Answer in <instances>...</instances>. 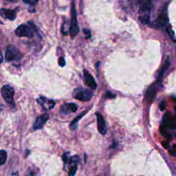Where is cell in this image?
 <instances>
[{"label":"cell","mask_w":176,"mask_h":176,"mask_svg":"<svg viewBox=\"0 0 176 176\" xmlns=\"http://www.w3.org/2000/svg\"><path fill=\"white\" fill-rule=\"evenodd\" d=\"M2 111V104H0V113H1Z\"/></svg>","instance_id":"obj_31"},{"label":"cell","mask_w":176,"mask_h":176,"mask_svg":"<svg viewBox=\"0 0 176 176\" xmlns=\"http://www.w3.org/2000/svg\"><path fill=\"white\" fill-rule=\"evenodd\" d=\"M8 1H10V2H15V0H8Z\"/></svg>","instance_id":"obj_34"},{"label":"cell","mask_w":176,"mask_h":176,"mask_svg":"<svg viewBox=\"0 0 176 176\" xmlns=\"http://www.w3.org/2000/svg\"><path fill=\"white\" fill-rule=\"evenodd\" d=\"M79 162V156H74L69 159L68 163L70 165L74 166V165H77Z\"/></svg>","instance_id":"obj_19"},{"label":"cell","mask_w":176,"mask_h":176,"mask_svg":"<svg viewBox=\"0 0 176 176\" xmlns=\"http://www.w3.org/2000/svg\"><path fill=\"white\" fill-rule=\"evenodd\" d=\"M160 82H156V83H153L150 87L148 88L146 92V99L149 103H152L153 101L155 100L156 94L158 92V85Z\"/></svg>","instance_id":"obj_8"},{"label":"cell","mask_w":176,"mask_h":176,"mask_svg":"<svg viewBox=\"0 0 176 176\" xmlns=\"http://www.w3.org/2000/svg\"><path fill=\"white\" fill-rule=\"evenodd\" d=\"M160 133L162 134V136H168V129L166 128L164 124H161L160 127Z\"/></svg>","instance_id":"obj_20"},{"label":"cell","mask_w":176,"mask_h":176,"mask_svg":"<svg viewBox=\"0 0 176 176\" xmlns=\"http://www.w3.org/2000/svg\"><path fill=\"white\" fill-rule=\"evenodd\" d=\"M153 5L151 0H142L141 6L139 10V20L144 24H147L149 21L150 13Z\"/></svg>","instance_id":"obj_1"},{"label":"cell","mask_w":176,"mask_h":176,"mask_svg":"<svg viewBox=\"0 0 176 176\" xmlns=\"http://www.w3.org/2000/svg\"><path fill=\"white\" fill-rule=\"evenodd\" d=\"M169 153H170V154H171L172 156H176V150H175L174 148L171 150H169Z\"/></svg>","instance_id":"obj_29"},{"label":"cell","mask_w":176,"mask_h":176,"mask_svg":"<svg viewBox=\"0 0 176 176\" xmlns=\"http://www.w3.org/2000/svg\"><path fill=\"white\" fill-rule=\"evenodd\" d=\"M77 105L74 103H66L63 105L60 108V114L63 115H68L71 113H74L77 110Z\"/></svg>","instance_id":"obj_10"},{"label":"cell","mask_w":176,"mask_h":176,"mask_svg":"<svg viewBox=\"0 0 176 176\" xmlns=\"http://www.w3.org/2000/svg\"><path fill=\"white\" fill-rule=\"evenodd\" d=\"M84 73V78H85V83L89 88H90L92 89H96L97 88V84L95 81L94 78L90 74L87 70L83 71Z\"/></svg>","instance_id":"obj_12"},{"label":"cell","mask_w":176,"mask_h":176,"mask_svg":"<svg viewBox=\"0 0 176 176\" xmlns=\"http://www.w3.org/2000/svg\"><path fill=\"white\" fill-rule=\"evenodd\" d=\"M162 124L167 129H174L176 127V116H173L170 112H166L162 118Z\"/></svg>","instance_id":"obj_9"},{"label":"cell","mask_w":176,"mask_h":176,"mask_svg":"<svg viewBox=\"0 0 176 176\" xmlns=\"http://www.w3.org/2000/svg\"><path fill=\"white\" fill-rule=\"evenodd\" d=\"M59 65L61 67H64L65 65V59H64L63 57L61 56L59 59Z\"/></svg>","instance_id":"obj_26"},{"label":"cell","mask_w":176,"mask_h":176,"mask_svg":"<svg viewBox=\"0 0 176 176\" xmlns=\"http://www.w3.org/2000/svg\"><path fill=\"white\" fill-rule=\"evenodd\" d=\"M1 92L3 98H4L6 102H7L8 104L15 105L14 102V94L15 91L14 89L11 85H4L2 86L1 89Z\"/></svg>","instance_id":"obj_5"},{"label":"cell","mask_w":176,"mask_h":176,"mask_svg":"<svg viewBox=\"0 0 176 176\" xmlns=\"http://www.w3.org/2000/svg\"><path fill=\"white\" fill-rule=\"evenodd\" d=\"M168 22V15H167V9L165 6V8H162L161 11L160 12V13L158 15L157 17L155 25L157 27L161 28L165 26V25L167 24Z\"/></svg>","instance_id":"obj_7"},{"label":"cell","mask_w":176,"mask_h":176,"mask_svg":"<svg viewBox=\"0 0 176 176\" xmlns=\"http://www.w3.org/2000/svg\"><path fill=\"white\" fill-rule=\"evenodd\" d=\"M23 57V54L14 46H8L6 47L5 53V59L6 61H20Z\"/></svg>","instance_id":"obj_4"},{"label":"cell","mask_w":176,"mask_h":176,"mask_svg":"<svg viewBox=\"0 0 176 176\" xmlns=\"http://www.w3.org/2000/svg\"><path fill=\"white\" fill-rule=\"evenodd\" d=\"M96 116H97L98 132L101 134H102V135H105L107 132V126L104 118L99 113L96 114Z\"/></svg>","instance_id":"obj_11"},{"label":"cell","mask_w":176,"mask_h":176,"mask_svg":"<svg viewBox=\"0 0 176 176\" xmlns=\"http://www.w3.org/2000/svg\"><path fill=\"white\" fill-rule=\"evenodd\" d=\"M15 34L19 37H27L30 39L34 36V32L31 27L21 24L19 25L17 29L15 30Z\"/></svg>","instance_id":"obj_6"},{"label":"cell","mask_w":176,"mask_h":176,"mask_svg":"<svg viewBox=\"0 0 176 176\" xmlns=\"http://www.w3.org/2000/svg\"><path fill=\"white\" fill-rule=\"evenodd\" d=\"M37 102L41 106H42L46 110H49L52 109L55 105V102L52 100H47L45 97H40L37 99Z\"/></svg>","instance_id":"obj_14"},{"label":"cell","mask_w":176,"mask_h":176,"mask_svg":"<svg viewBox=\"0 0 176 176\" xmlns=\"http://www.w3.org/2000/svg\"><path fill=\"white\" fill-rule=\"evenodd\" d=\"M22 1L25 3V4H28L32 6H34V5L36 4L39 2V0H22Z\"/></svg>","instance_id":"obj_22"},{"label":"cell","mask_w":176,"mask_h":176,"mask_svg":"<svg viewBox=\"0 0 176 176\" xmlns=\"http://www.w3.org/2000/svg\"><path fill=\"white\" fill-rule=\"evenodd\" d=\"M63 161L64 162L65 164L66 163H68L69 161V153H65L63 155Z\"/></svg>","instance_id":"obj_23"},{"label":"cell","mask_w":176,"mask_h":176,"mask_svg":"<svg viewBox=\"0 0 176 176\" xmlns=\"http://www.w3.org/2000/svg\"><path fill=\"white\" fill-rule=\"evenodd\" d=\"M7 158V153L4 150L0 151V165H3L6 161Z\"/></svg>","instance_id":"obj_18"},{"label":"cell","mask_w":176,"mask_h":176,"mask_svg":"<svg viewBox=\"0 0 176 176\" xmlns=\"http://www.w3.org/2000/svg\"><path fill=\"white\" fill-rule=\"evenodd\" d=\"M2 54L1 53H0V63H2Z\"/></svg>","instance_id":"obj_30"},{"label":"cell","mask_w":176,"mask_h":176,"mask_svg":"<svg viewBox=\"0 0 176 176\" xmlns=\"http://www.w3.org/2000/svg\"><path fill=\"white\" fill-rule=\"evenodd\" d=\"M165 108H166V103L165 101H163L161 102V103L160 104V110L161 111H163L165 110Z\"/></svg>","instance_id":"obj_27"},{"label":"cell","mask_w":176,"mask_h":176,"mask_svg":"<svg viewBox=\"0 0 176 176\" xmlns=\"http://www.w3.org/2000/svg\"><path fill=\"white\" fill-rule=\"evenodd\" d=\"M49 119V115L48 114H43L41 116L38 117L35 123L33 125V128L34 129H39L43 128L44 124L46 123L47 120Z\"/></svg>","instance_id":"obj_13"},{"label":"cell","mask_w":176,"mask_h":176,"mask_svg":"<svg viewBox=\"0 0 176 176\" xmlns=\"http://www.w3.org/2000/svg\"><path fill=\"white\" fill-rule=\"evenodd\" d=\"M77 169H78V165L72 166V167L70 169L69 172V176H74L76 173V171H77Z\"/></svg>","instance_id":"obj_21"},{"label":"cell","mask_w":176,"mask_h":176,"mask_svg":"<svg viewBox=\"0 0 176 176\" xmlns=\"http://www.w3.org/2000/svg\"><path fill=\"white\" fill-rule=\"evenodd\" d=\"M175 150H176V144H175V145H174V147H173Z\"/></svg>","instance_id":"obj_33"},{"label":"cell","mask_w":176,"mask_h":176,"mask_svg":"<svg viewBox=\"0 0 176 176\" xmlns=\"http://www.w3.org/2000/svg\"><path fill=\"white\" fill-rule=\"evenodd\" d=\"M175 111H176V107H175Z\"/></svg>","instance_id":"obj_35"},{"label":"cell","mask_w":176,"mask_h":176,"mask_svg":"<svg viewBox=\"0 0 176 176\" xmlns=\"http://www.w3.org/2000/svg\"><path fill=\"white\" fill-rule=\"evenodd\" d=\"M83 33H84V34L85 35L86 39H89V38L91 37V32L89 30L84 29V30H83Z\"/></svg>","instance_id":"obj_25"},{"label":"cell","mask_w":176,"mask_h":176,"mask_svg":"<svg viewBox=\"0 0 176 176\" xmlns=\"http://www.w3.org/2000/svg\"><path fill=\"white\" fill-rule=\"evenodd\" d=\"M70 34L72 39H74L79 32V27L77 20V12L75 7L74 1L72 2L71 4V22L70 25Z\"/></svg>","instance_id":"obj_2"},{"label":"cell","mask_w":176,"mask_h":176,"mask_svg":"<svg viewBox=\"0 0 176 176\" xmlns=\"http://www.w3.org/2000/svg\"><path fill=\"white\" fill-rule=\"evenodd\" d=\"M86 159H87V155L85 154V162L87 161V160H86Z\"/></svg>","instance_id":"obj_32"},{"label":"cell","mask_w":176,"mask_h":176,"mask_svg":"<svg viewBox=\"0 0 176 176\" xmlns=\"http://www.w3.org/2000/svg\"><path fill=\"white\" fill-rule=\"evenodd\" d=\"M0 15H1L3 18L12 21L16 18V11L10 10V9L2 8L0 9Z\"/></svg>","instance_id":"obj_15"},{"label":"cell","mask_w":176,"mask_h":176,"mask_svg":"<svg viewBox=\"0 0 176 176\" xmlns=\"http://www.w3.org/2000/svg\"><path fill=\"white\" fill-rule=\"evenodd\" d=\"M106 97L107 98H114L115 97V95H114L113 94H111L110 93V92H107V93H106Z\"/></svg>","instance_id":"obj_28"},{"label":"cell","mask_w":176,"mask_h":176,"mask_svg":"<svg viewBox=\"0 0 176 176\" xmlns=\"http://www.w3.org/2000/svg\"><path fill=\"white\" fill-rule=\"evenodd\" d=\"M92 96H93V93L92 91L83 88H77L73 91L74 98L80 101L86 102L90 101Z\"/></svg>","instance_id":"obj_3"},{"label":"cell","mask_w":176,"mask_h":176,"mask_svg":"<svg viewBox=\"0 0 176 176\" xmlns=\"http://www.w3.org/2000/svg\"><path fill=\"white\" fill-rule=\"evenodd\" d=\"M162 145L165 149H169V147H170V143H169V142L167 141V140H165V141L162 142Z\"/></svg>","instance_id":"obj_24"},{"label":"cell","mask_w":176,"mask_h":176,"mask_svg":"<svg viewBox=\"0 0 176 176\" xmlns=\"http://www.w3.org/2000/svg\"><path fill=\"white\" fill-rule=\"evenodd\" d=\"M88 110H86L85 111H83V112H82L81 114L79 115L77 117L73 120V121L71 123V124H70V128H71L72 130H76V129H77L79 121L81 120V118L83 116H84L86 114L88 113Z\"/></svg>","instance_id":"obj_16"},{"label":"cell","mask_w":176,"mask_h":176,"mask_svg":"<svg viewBox=\"0 0 176 176\" xmlns=\"http://www.w3.org/2000/svg\"><path fill=\"white\" fill-rule=\"evenodd\" d=\"M169 66V59L168 58L165 61L164 65H163V67L162 68L160 72L159 73V75H158V82L161 81V80L163 77V75H164V74H165V72L166 71V69L168 68Z\"/></svg>","instance_id":"obj_17"}]
</instances>
